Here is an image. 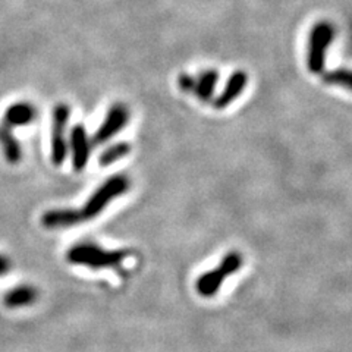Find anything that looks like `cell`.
Returning <instances> with one entry per match:
<instances>
[{"mask_svg":"<svg viewBox=\"0 0 352 352\" xmlns=\"http://www.w3.org/2000/svg\"><path fill=\"white\" fill-rule=\"evenodd\" d=\"M40 222L46 229H66L82 223L80 210L76 208H53L44 212Z\"/></svg>","mask_w":352,"mask_h":352,"instance_id":"obj_10","label":"cell"},{"mask_svg":"<svg viewBox=\"0 0 352 352\" xmlns=\"http://www.w3.org/2000/svg\"><path fill=\"white\" fill-rule=\"evenodd\" d=\"M242 266V256L238 251H230L212 270L197 278L195 289L204 298H212L222 288L225 280L235 274Z\"/></svg>","mask_w":352,"mask_h":352,"instance_id":"obj_4","label":"cell"},{"mask_svg":"<svg viewBox=\"0 0 352 352\" xmlns=\"http://www.w3.org/2000/svg\"><path fill=\"white\" fill-rule=\"evenodd\" d=\"M323 81L329 85L344 87V88H346V90H349L351 88V72L346 68L329 71L323 75Z\"/></svg>","mask_w":352,"mask_h":352,"instance_id":"obj_15","label":"cell"},{"mask_svg":"<svg viewBox=\"0 0 352 352\" xmlns=\"http://www.w3.org/2000/svg\"><path fill=\"white\" fill-rule=\"evenodd\" d=\"M10 267H12V263H10V260L0 254V276H5V274H8L10 272Z\"/></svg>","mask_w":352,"mask_h":352,"instance_id":"obj_17","label":"cell"},{"mask_svg":"<svg viewBox=\"0 0 352 352\" xmlns=\"http://www.w3.org/2000/svg\"><path fill=\"white\" fill-rule=\"evenodd\" d=\"M128 257L125 250H104L91 242H82L71 247L66 252V261L74 266H84L93 270L115 269L122 270V264Z\"/></svg>","mask_w":352,"mask_h":352,"instance_id":"obj_1","label":"cell"},{"mask_svg":"<svg viewBox=\"0 0 352 352\" xmlns=\"http://www.w3.org/2000/svg\"><path fill=\"white\" fill-rule=\"evenodd\" d=\"M37 119V107L30 102H15L5 110L2 122L12 129L25 126Z\"/></svg>","mask_w":352,"mask_h":352,"instance_id":"obj_9","label":"cell"},{"mask_svg":"<svg viewBox=\"0 0 352 352\" xmlns=\"http://www.w3.org/2000/svg\"><path fill=\"white\" fill-rule=\"evenodd\" d=\"M38 298V292L31 285H19L15 288L9 289L3 295V304L8 308H21L34 304Z\"/></svg>","mask_w":352,"mask_h":352,"instance_id":"obj_12","label":"cell"},{"mask_svg":"<svg viewBox=\"0 0 352 352\" xmlns=\"http://www.w3.org/2000/svg\"><path fill=\"white\" fill-rule=\"evenodd\" d=\"M0 148L9 164H18L22 159V147L14 135V129L0 122Z\"/></svg>","mask_w":352,"mask_h":352,"instance_id":"obj_11","label":"cell"},{"mask_svg":"<svg viewBox=\"0 0 352 352\" xmlns=\"http://www.w3.org/2000/svg\"><path fill=\"white\" fill-rule=\"evenodd\" d=\"M131 150H132V147L129 142H125V141L115 142V144L109 146L100 154V157H98V164H100L102 168H107V166H110V164H113L119 160H122L124 157H126L131 153Z\"/></svg>","mask_w":352,"mask_h":352,"instance_id":"obj_14","label":"cell"},{"mask_svg":"<svg viewBox=\"0 0 352 352\" xmlns=\"http://www.w3.org/2000/svg\"><path fill=\"white\" fill-rule=\"evenodd\" d=\"M93 142L82 124H76L71 129L68 150L72 154V168L75 172H82L91 156Z\"/></svg>","mask_w":352,"mask_h":352,"instance_id":"obj_7","label":"cell"},{"mask_svg":"<svg viewBox=\"0 0 352 352\" xmlns=\"http://www.w3.org/2000/svg\"><path fill=\"white\" fill-rule=\"evenodd\" d=\"M217 82H219V74L216 69L204 71L200 76H198V80H195V84H194V91L197 97L206 103L212 102Z\"/></svg>","mask_w":352,"mask_h":352,"instance_id":"obj_13","label":"cell"},{"mask_svg":"<svg viewBox=\"0 0 352 352\" xmlns=\"http://www.w3.org/2000/svg\"><path fill=\"white\" fill-rule=\"evenodd\" d=\"M336 36L335 27L329 21H318L313 25L308 37L307 66L314 75L323 74L326 66V54Z\"/></svg>","mask_w":352,"mask_h":352,"instance_id":"obj_3","label":"cell"},{"mask_svg":"<svg viewBox=\"0 0 352 352\" xmlns=\"http://www.w3.org/2000/svg\"><path fill=\"white\" fill-rule=\"evenodd\" d=\"M131 186L129 179L125 175H112L90 195L84 207L80 208V216L82 222H88L100 214L104 208L112 203L115 198L128 192Z\"/></svg>","mask_w":352,"mask_h":352,"instance_id":"obj_2","label":"cell"},{"mask_svg":"<svg viewBox=\"0 0 352 352\" xmlns=\"http://www.w3.org/2000/svg\"><path fill=\"white\" fill-rule=\"evenodd\" d=\"M71 116V107L66 103H58L53 109L52 116V163L62 166L68 156V141H66V125Z\"/></svg>","mask_w":352,"mask_h":352,"instance_id":"obj_5","label":"cell"},{"mask_svg":"<svg viewBox=\"0 0 352 352\" xmlns=\"http://www.w3.org/2000/svg\"><path fill=\"white\" fill-rule=\"evenodd\" d=\"M179 87H181V90H184V91H191V90H194V84H195V78H192L191 75H188V74H182L181 76H179Z\"/></svg>","mask_w":352,"mask_h":352,"instance_id":"obj_16","label":"cell"},{"mask_svg":"<svg viewBox=\"0 0 352 352\" xmlns=\"http://www.w3.org/2000/svg\"><path fill=\"white\" fill-rule=\"evenodd\" d=\"M247 85H248V74L242 69L235 71L229 76V80L226 81L222 93L214 98V107L225 109L232 104L236 98L244 93Z\"/></svg>","mask_w":352,"mask_h":352,"instance_id":"obj_8","label":"cell"},{"mask_svg":"<svg viewBox=\"0 0 352 352\" xmlns=\"http://www.w3.org/2000/svg\"><path fill=\"white\" fill-rule=\"evenodd\" d=\"M129 109L124 103H115L110 106L103 122L96 131L91 138L94 144H106L107 141L112 140L116 134L122 131L129 122Z\"/></svg>","mask_w":352,"mask_h":352,"instance_id":"obj_6","label":"cell"}]
</instances>
